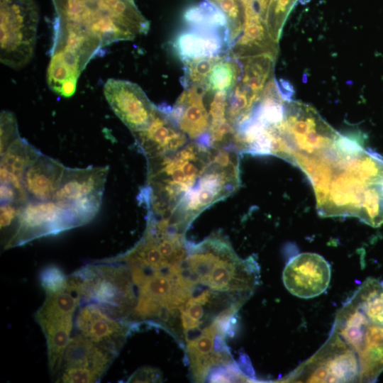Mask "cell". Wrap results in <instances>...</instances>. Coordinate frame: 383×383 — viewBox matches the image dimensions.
Instances as JSON below:
<instances>
[{
    "mask_svg": "<svg viewBox=\"0 0 383 383\" xmlns=\"http://www.w3.org/2000/svg\"><path fill=\"white\" fill-rule=\"evenodd\" d=\"M65 167L43 154L25 172L23 184L35 201H50L59 186Z\"/></svg>",
    "mask_w": 383,
    "mask_h": 383,
    "instance_id": "cell-17",
    "label": "cell"
},
{
    "mask_svg": "<svg viewBox=\"0 0 383 383\" xmlns=\"http://www.w3.org/2000/svg\"><path fill=\"white\" fill-rule=\"evenodd\" d=\"M82 287V303L94 304L116 318L129 321L137 296L131 271L108 259L89 264L74 272Z\"/></svg>",
    "mask_w": 383,
    "mask_h": 383,
    "instance_id": "cell-3",
    "label": "cell"
},
{
    "mask_svg": "<svg viewBox=\"0 0 383 383\" xmlns=\"http://www.w3.org/2000/svg\"><path fill=\"white\" fill-rule=\"evenodd\" d=\"M1 62L21 68L33 57L39 12L34 0H0Z\"/></svg>",
    "mask_w": 383,
    "mask_h": 383,
    "instance_id": "cell-5",
    "label": "cell"
},
{
    "mask_svg": "<svg viewBox=\"0 0 383 383\" xmlns=\"http://www.w3.org/2000/svg\"><path fill=\"white\" fill-rule=\"evenodd\" d=\"M161 372L150 367H145L136 370L127 380L128 382H161Z\"/></svg>",
    "mask_w": 383,
    "mask_h": 383,
    "instance_id": "cell-26",
    "label": "cell"
},
{
    "mask_svg": "<svg viewBox=\"0 0 383 383\" xmlns=\"http://www.w3.org/2000/svg\"><path fill=\"white\" fill-rule=\"evenodd\" d=\"M271 0H255V6L260 15L265 21L266 13Z\"/></svg>",
    "mask_w": 383,
    "mask_h": 383,
    "instance_id": "cell-28",
    "label": "cell"
},
{
    "mask_svg": "<svg viewBox=\"0 0 383 383\" xmlns=\"http://www.w3.org/2000/svg\"><path fill=\"white\" fill-rule=\"evenodd\" d=\"M82 300L81 282L73 273L68 276L66 288L46 295L35 314V321L46 339L49 370L52 375L60 368L65 350L71 338L74 314L82 304Z\"/></svg>",
    "mask_w": 383,
    "mask_h": 383,
    "instance_id": "cell-4",
    "label": "cell"
},
{
    "mask_svg": "<svg viewBox=\"0 0 383 383\" xmlns=\"http://www.w3.org/2000/svg\"><path fill=\"white\" fill-rule=\"evenodd\" d=\"M75 323L79 334L116 355L135 328L131 322L116 318L91 303H84L80 307Z\"/></svg>",
    "mask_w": 383,
    "mask_h": 383,
    "instance_id": "cell-10",
    "label": "cell"
},
{
    "mask_svg": "<svg viewBox=\"0 0 383 383\" xmlns=\"http://www.w3.org/2000/svg\"><path fill=\"white\" fill-rule=\"evenodd\" d=\"M228 30L198 29L187 27L173 38L172 48L175 55L184 61L221 56L228 52Z\"/></svg>",
    "mask_w": 383,
    "mask_h": 383,
    "instance_id": "cell-14",
    "label": "cell"
},
{
    "mask_svg": "<svg viewBox=\"0 0 383 383\" xmlns=\"http://www.w3.org/2000/svg\"><path fill=\"white\" fill-rule=\"evenodd\" d=\"M220 57L197 58L183 62L184 74L181 82L184 87H196L206 90L209 74Z\"/></svg>",
    "mask_w": 383,
    "mask_h": 383,
    "instance_id": "cell-21",
    "label": "cell"
},
{
    "mask_svg": "<svg viewBox=\"0 0 383 383\" xmlns=\"http://www.w3.org/2000/svg\"><path fill=\"white\" fill-rule=\"evenodd\" d=\"M216 5L226 16L231 47L240 36L244 23V8L241 0H207Z\"/></svg>",
    "mask_w": 383,
    "mask_h": 383,
    "instance_id": "cell-22",
    "label": "cell"
},
{
    "mask_svg": "<svg viewBox=\"0 0 383 383\" xmlns=\"http://www.w3.org/2000/svg\"><path fill=\"white\" fill-rule=\"evenodd\" d=\"M109 167L65 168L52 201L70 211L81 226L99 211Z\"/></svg>",
    "mask_w": 383,
    "mask_h": 383,
    "instance_id": "cell-6",
    "label": "cell"
},
{
    "mask_svg": "<svg viewBox=\"0 0 383 383\" xmlns=\"http://www.w3.org/2000/svg\"><path fill=\"white\" fill-rule=\"evenodd\" d=\"M331 276L329 263L320 255L303 252L291 258L282 274L287 289L301 299H311L328 288Z\"/></svg>",
    "mask_w": 383,
    "mask_h": 383,
    "instance_id": "cell-11",
    "label": "cell"
},
{
    "mask_svg": "<svg viewBox=\"0 0 383 383\" xmlns=\"http://www.w3.org/2000/svg\"><path fill=\"white\" fill-rule=\"evenodd\" d=\"M40 155L36 148L19 137L1 155V184L11 186L24 204L28 202L23 184L24 173Z\"/></svg>",
    "mask_w": 383,
    "mask_h": 383,
    "instance_id": "cell-16",
    "label": "cell"
},
{
    "mask_svg": "<svg viewBox=\"0 0 383 383\" xmlns=\"http://www.w3.org/2000/svg\"><path fill=\"white\" fill-rule=\"evenodd\" d=\"M345 382H374L383 371V282L367 279L338 311L317 351Z\"/></svg>",
    "mask_w": 383,
    "mask_h": 383,
    "instance_id": "cell-2",
    "label": "cell"
},
{
    "mask_svg": "<svg viewBox=\"0 0 383 383\" xmlns=\"http://www.w3.org/2000/svg\"><path fill=\"white\" fill-rule=\"evenodd\" d=\"M132 133L147 159L177 150L188 143L187 135L170 118L164 105L157 106L154 118L146 128Z\"/></svg>",
    "mask_w": 383,
    "mask_h": 383,
    "instance_id": "cell-13",
    "label": "cell"
},
{
    "mask_svg": "<svg viewBox=\"0 0 383 383\" xmlns=\"http://www.w3.org/2000/svg\"><path fill=\"white\" fill-rule=\"evenodd\" d=\"M182 18L189 28L209 30L228 29V19L225 13L216 5L207 0L187 8Z\"/></svg>",
    "mask_w": 383,
    "mask_h": 383,
    "instance_id": "cell-18",
    "label": "cell"
},
{
    "mask_svg": "<svg viewBox=\"0 0 383 383\" xmlns=\"http://www.w3.org/2000/svg\"><path fill=\"white\" fill-rule=\"evenodd\" d=\"M206 92L204 89L186 88L172 109L165 107L170 118L190 139L213 147L209 135L210 115L203 99Z\"/></svg>",
    "mask_w": 383,
    "mask_h": 383,
    "instance_id": "cell-12",
    "label": "cell"
},
{
    "mask_svg": "<svg viewBox=\"0 0 383 383\" xmlns=\"http://www.w3.org/2000/svg\"><path fill=\"white\" fill-rule=\"evenodd\" d=\"M15 233L5 248L80 226L74 215L52 200L27 202L21 208Z\"/></svg>",
    "mask_w": 383,
    "mask_h": 383,
    "instance_id": "cell-7",
    "label": "cell"
},
{
    "mask_svg": "<svg viewBox=\"0 0 383 383\" xmlns=\"http://www.w3.org/2000/svg\"><path fill=\"white\" fill-rule=\"evenodd\" d=\"M20 206L12 203L1 204V228L8 227L15 220L18 219L21 208Z\"/></svg>",
    "mask_w": 383,
    "mask_h": 383,
    "instance_id": "cell-27",
    "label": "cell"
},
{
    "mask_svg": "<svg viewBox=\"0 0 383 383\" xmlns=\"http://www.w3.org/2000/svg\"><path fill=\"white\" fill-rule=\"evenodd\" d=\"M104 92L113 111L132 133L146 128L157 113V106L135 83L109 79Z\"/></svg>",
    "mask_w": 383,
    "mask_h": 383,
    "instance_id": "cell-9",
    "label": "cell"
},
{
    "mask_svg": "<svg viewBox=\"0 0 383 383\" xmlns=\"http://www.w3.org/2000/svg\"><path fill=\"white\" fill-rule=\"evenodd\" d=\"M314 190L323 217H356L383 223V157L341 134L333 144L296 166Z\"/></svg>",
    "mask_w": 383,
    "mask_h": 383,
    "instance_id": "cell-1",
    "label": "cell"
},
{
    "mask_svg": "<svg viewBox=\"0 0 383 383\" xmlns=\"http://www.w3.org/2000/svg\"><path fill=\"white\" fill-rule=\"evenodd\" d=\"M240 36L228 50L229 55L243 59L260 54H272V45L265 22L257 11L255 2L246 4Z\"/></svg>",
    "mask_w": 383,
    "mask_h": 383,
    "instance_id": "cell-15",
    "label": "cell"
},
{
    "mask_svg": "<svg viewBox=\"0 0 383 383\" xmlns=\"http://www.w3.org/2000/svg\"><path fill=\"white\" fill-rule=\"evenodd\" d=\"M243 62L241 82L238 83L251 95L260 99L272 66L270 53L240 59Z\"/></svg>",
    "mask_w": 383,
    "mask_h": 383,
    "instance_id": "cell-19",
    "label": "cell"
},
{
    "mask_svg": "<svg viewBox=\"0 0 383 383\" xmlns=\"http://www.w3.org/2000/svg\"><path fill=\"white\" fill-rule=\"evenodd\" d=\"M18 126L14 115L3 111L1 113V155L9 145L19 138Z\"/></svg>",
    "mask_w": 383,
    "mask_h": 383,
    "instance_id": "cell-25",
    "label": "cell"
},
{
    "mask_svg": "<svg viewBox=\"0 0 383 383\" xmlns=\"http://www.w3.org/2000/svg\"><path fill=\"white\" fill-rule=\"evenodd\" d=\"M296 0H271L265 22L274 39L279 37L282 26Z\"/></svg>",
    "mask_w": 383,
    "mask_h": 383,
    "instance_id": "cell-23",
    "label": "cell"
},
{
    "mask_svg": "<svg viewBox=\"0 0 383 383\" xmlns=\"http://www.w3.org/2000/svg\"><path fill=\"white\" fill-rule=\"evenodd\" d=\"M40 280L45 294L57 293L66 288L68 276L57 266H48L40 273Z\"/></svg>",
    "mask_w": 383,
    "mask_h": 383,
    "instance_id": "cell-24",
    "label": "cell"
},
{
    "mask_svg": "<svg viewBox=\"0 0 383 383\" xmlns=\"http://www.w3.org/2000/svg\"><path fill=\"white\" fill-rule=\"evenodd\" d=\"M242 75L238 60L228 55L221 56L213 66L206 87V92L231 91Z\"/></svg>",
    "mask_w": 383,
    "mask_h": 383,
    "instance_id": "cell-20",
    "label": "cell"
},
{
    "mask_svg": "<svg viewBox=\"0 0 383 383\" xmlns=\"http://www.w3.org/2000/svg\"><path fill=\"white\" fill-rule=\"evenodd\" d=\"M116 356L78 334L70 338L66 347L57 382H96Z\"/></svg>",
    "mask_w": 383,
    "mask_h": 383,
    "instance_id": "cell-8",
    "label": "cell"
}]
</instances>
